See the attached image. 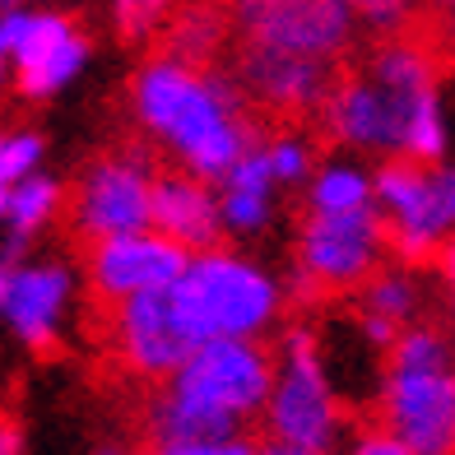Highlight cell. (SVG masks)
Masks as SVG:
<instances>
[{
  "label": "cell",
  "mask_w": 455,
  "mask_h": 455,
  "mask_svg": "<svg viewBox=\"0 0 455 455\" xmlns=\"http://www.w3.org/2000/svg\"><path fill=\"white\" fill-rule=\"evenodd\" d=\"M377 204V181L358 163H321L316 177L307 181V214H358Z\"/></svg>",
  "instance_id": "cell-17"
},
{
  "label": "cell",
  "mask_w": 455,
  "mask_h": 455,
  "mask_svg": "<svg viewBox=\"0 0 455 455\" xmlns=\"http://www.w3.org/2000/svg\"><path fill=\"white\" fill-rule=\"evenodd\" d=\"M5 10H19V0H0V14H5Z\"/></svg>",
  "instance_id": "cell-38"
},
{
  "label": "cell",
  "mask_w": 455,
  "mask_h": 455,
  "mask_svg": "<svg viewBox=\"0 0 455 455\" xmlns=\"http://www.w3.org/2000/svg\"><path fill=\"white\" fill-rule=\"evenodd\" d=\"M260 455H321V451H298V446H279V442H270V446H260Z\"/></svg>",
  "instance_id": "cell-33"
},
{
  "label": "cell",
  "mask_w": 455,
  "mask_h": 455,
  "mask_svg": "<svg viewBox=\"0 0 455 455\" xmlns=\"http://www.w3.org/2000/svg\"><path fill=\"white\" fill-rule=\"evenodd\" d=\"M363 70L377 75L390 89H404V93H432L437 89V60H432V47L413 43V37H386V43L363 60Z\"/></svg>",
  "instance_id": "cell-18"
},
{
  "label": "cell",
  "mask_w": 455,
  "mask_h": 455,
  "mask_svg": "<svg viewBox=\"0 0 455 455\" xmlns=\"http://www.w3.org/2000/svg\"><path fill=\"white\" fill-rule=\"evenodd\" d=\"M37 163H43V135L33 131H0V186L14 191L19 181L37 177Z\"/></svg>",
  "instance_id": "cell-24"
},
{
  "label": "cell",
  "mask_w": 455,
  "mask_h": 455,
  "mask_svg": "<svg viewBox=\"0 0 455 455\" xmlns=\"http://www.w3.org/2000/svg\"><path fill=\"white\" fill-rule=\"evenodd\" d=\"M371 181L386 219V242L404 265H423L455 242V163L423 168L409 158H390L371 172Z\"/></svg>",
  "instance_id": "cell-6"
},
{
  "label": "cell",
  "mask_w": 455,
  "mask_h": 455,
  "mask_svg": "<svg viewBox=\"0 0 455 455\" xmlns=\"http://www.w3.org/2000/svg\"><path fill=\"white\" fill-rule=\"evenodd\" d=\"M442 43H446V52L455 56V10L446 14V24H442Z\"/></svg>",
  "instance_id": "cell-34"
},
{
  "label": "cell",
  "mask_w": 455,
  "mask_h": 455,
  "mask_svg": "<svg viewBox=\"0 0 455 455\" xmlns=\"http://www.w3.org/2000/svg\"><path fill=\"white\" fill-rule=\"evenodd\" d=\"M275 168H270V144H251L237 168L219 181V204H223V223L233 237H256L275 223Z\"/></svg>",
  "instance_id": "cell-16"
},
{
  "label": "cell",
  "mask_w": 455,
  "mask_h": 455,
  "mask_svg": "<svg viewBox=\"0 0 455 455\" xmlns=\"http://www.w3.org/2000/svg\"><path fill=\"white\" fill-rule=\"evenodd\" d=\"M154 455H260V446L233 437V442H200V446H158Z\"/></svg>",
  "instance_id": "cell-28"
},
{
  "label": "cell",
  "mask_w": 455,
  "mask_h": 455,
  "mask_svg": "<svg viewBox=\"0 0 455 455\" xmlns=\"http://www.w3.org/2000/svg\"><path fill=\"white\" fill-rule=\"evenodd\" d=\"M102 455H121V451H102Z\"/></svg>",
  "instance_id": "cell-41"
},
{
  "label": "cell",
  "mask_w": 455,
  "mask_h": 455,
  "mask_svg": "<svg viewBox=\"0 0 455 455\" xmlns=\"http://www.w3.org/2000/svg\"><path fill=\"white\" fill-rule=\"evenodd\" d=\"M386 219L381 210H358V214H307L298 233V275L293 293L298 298H321V293H348L363 288L367 279L381 275L386 256Z\"/></svg>",
  "instance_id": "cell-7"
},
{
  "label": "cell",
  "mask_w": 455,
  "mask_h": 455,
  "mask_svg": "<svg viewBox=\"0 0 455 455\" xmlns=\"http://www.w3.org/2000/svg\"><path fill=\"white\" fill-rule=\"evenodd\" d=\"M265 427H270V442H279V446L321 451V455H335V446L344 442L339 390H335V377L325 367L316 335L307 325H293L279 339Z\"/></svg>",
  "instance_id": "cell-5"
},
{
  "label": "cell",
  "mask_w": 455,
  "mask_h": 455,
  "mask_svg": "<svg viewBox=\"0 0 455 455\" xmlns=\"http://www.w3.org/2000/svg\"><path fill=\"white\" fill-rule=\"evenodd\" d=\"M112 344H116V354L126 358L131 371L158 377V381H168L172 371L196 354V348L186 344L181 325H177L168 288H154V293H140L131 302H121L112 312Z\"/></svg>",
  "instance_id": "cell-12"
},
{
  "label": "cell",
  "mask_w": 455,
  "mask_h": 455,
  "mask_svg": "<svg viewBox=\"0 0 455 455\" xmlns=\"http://www.w3.org/2000/svg\"><path fill=\"white\" fill-rule=\"evenodd\" d=\"M246 43L335 66L354 43V10L344 0H283L246 24Z\"/></svg>",
  "instance_id": "cell-10"
},
{
  "label": "cell",
  "mask_w": 455,
  "mask_h": 455,
  "mask_svg": "<svg viewBox=\"0 0 455 455\" xmlns=\"http://www.w3.org/2000/svg\"><path fill=\"white\" fill-rule=\"evenodd\" d=\"M442 5H446V10H455V0H442Z\"/></svg>",
  "instance_id": "cell-40"
},
{
  "label": "cell",
  "mask_w": 455,
  "mask_h": 455,
  "mask_svg": "<svg viewBox=\"0 0 455 455\" xmlns=\"http://www.w3.org/2000/svg\"><path fill=\"white\" fill-rule=\"evenodd\" d=\"M154 233L177 242L186 256L219 251V242L228 233L219 186L200 181L191 172H163L154 181Z\"/></svg>",
  "instance_id": "cell-15"
},
{
  "label": "cell",
  "mask_w": 455,
  "mask_h": 455,
  "mask_svg": "<svg viewBox=\"0 0 455 455\" xmlns=\"http://www.w3.org/2000/svg\"><path fill=\"white\" fill-rule=\"evenodd\" d=\"M270 168H275L279 186H302L316 177V154L302 135H279V140H270Z\"/></svg>",
  "instance_id": "cell-25"
},
{
  "label": "cell",
  "mask_w": 455,
  "mask_h": 455,
  "mask_svg": "<svg viewBox=\"0 0 455 455\" xmlns=\"http://www.w3.org/2000/svg\"><path fill=\"white\" fill-rule=\"evenodd\" d=\"M10 60H14V56H10V47L0 43V84H5V75H10Z\"/></svg>",
  "instance_id": "cell-36"
},
{
  "label": "cell",
  "mask_w": 455,
  "mask_h": 455,
  "mask_svg": "<svg viewBox=\"0 0 455 455\" xmlns=\"http://www.w3.org/2000/svg\"><path fill=\"white\" fill-rule=\"evenodd\" d=\"M0 455H24V432L5 413H0Z\"/></svg>",
  "instance_id": "cell-31"
},
{
  "label": "cell",
  "mask_w": 455,
  "mask_h": 455,
  "mask_svg": "<svg viewBox=\"0 0 455 455\" xmlns=\"http://www.w3.org/2000/svg\"><path fill=\"white\" fill-rule=\"evenodd\" d=\"M381 427L413 455H455V348L437 325H404L386 354Z\"/></svg>",
  "instance_id": "cell-4"
},
{
  "label": "cell",
  "mask_w": 455,
  "mask_h": 455,
  "mask_svg": "<svg viewBox=\"0 0 455 455\" xmlns=\"http://www.w3.org/2000/svg\"><path fill=\"white\" fill-rule=\"evenodd\" d=\"M275 390V358L256 339L204 344L186 358L149 404L154 446L233 442L246 423L265 419Z\"/></svg>",
  "instance_id": "cell-2"
},
{
  "label": "cell",
  "mask_w": 455,
  "mask_h": 455,
  "mask_svg": "<svg viewBox=\"0 0 455 455\" xmlns=\"http://www.w3.org/2000/svg\"><path fill=\"white\" fill-rule=\"evenodd\" d=\"M344 5H348V10H363V14H367V10H381V5H409V0H344Z\"/></svg>",
  "instance_id": "cell-32"
},
{
  "label": "cell",
  "mask_w": 455,
  "mask_h": 455,
  "mask_svg": "<svg viewBox=\"0 0 455 455\" xmlns=\"http://www.w3.org/2000/svg\"><path fill=\"white\" fill-rule=\"evenodd\" d=\"M446 279H451V298H455V242L446 246Z\"/></svg>",
  "instance_id": "cell-35"
},
{
  "label": "cell",
  "mask_w": 455,
  "mask_h": 455,
  "mask_svg": "<svg viewBox=\"0 0 455 455\" xmlns=\"http://www.w3.org/2000/svg\"><path fill=\"white\" fill-rule=\"evenodd\" d=\"M154 168L144 154L98 158L75 191V233L98 242L154 233Z\"/></svg>",
  "instance_id": "cell-9"
},
{
  "label": "cell",
  "mask_w": 455,
  "mask_h": 455,
  "mask_svg": "<svg viewBox=\"0 0 455 455\" xmlns=\"http://www.w3.org/2000/svg\"><path fill=\"white\" fill-rule=\"evenodd\" d=\"M135 116L181 158V172L219 186L251 149L256 131L242 116V93L228 75L158 56L135 79Z\"/></svg>",
  "instance_id": "cell-1"
},
{
  "label": "cell",
  "mask_w": 455,
  "mask_h": 455,
  "mask_svg": "<svg viewBox=\"0 0 455 455\" xmlns=\"http://www.w3.org/2000/svg\"><path fill=\"white\" fill-rule=\"evenodd\" d=\"M223 14L214 5H191L177 24H172V37H168V47H172V60H186V66H200V60H210L223 43Z\"/></svg>",
  "instance_id": "cell-20"
},
{
  "label": "cell",
  "mask_w": 455,
  "mask_h": 455,
  "mask_svg": "<svg viewBox=\"0 0 455 455\" xmlns=\"http://www.w3.org/2000/svg\"><path fill=\"white\" fill-rule=\"evenodd\" d=\"M177 0H116V28L126 37H144L163 24V14H168Z\"/></svg>",
  "instance_id": "cell-26"
},
{
  "label": "cell",
  "mask_w": 455,
  "mask_h": 455,
  "mask_svg": "<svg viewBox=\"0 0 455 455\" xmlns=\"http://www.w3.org/2000/svg\"><path fill=\"white\" fill-rule=\"evenodd\" d=\"M70 37H75L70 19H60V14H33L28 28H24V37L14 43V70L37 66V60L52 56L60 43H70Z\"/></svg>",
  "instance_id": "cell-23"
},
{
  "label": "cell",
  "mask_w": 455,
  "mask_h": 455,
  "mask_svg": "<svg viewBox=\"0 0 455 455\" xmlns=\"http://www.w3.org/2000/svg\"><path fill=\"white\" fill-rule=\"evenodd\" d=\"M335 66H325V60H307V56H288V52H275V47H256L246 43L242 52V89L251 93L256 102L275 112H312V108H325L330 89H335Z\"/></svg>",
  "instance_id": "cell-14"
},
{
  "label": "cell",
  "mask_w": 455,
  "mask_h": 455,
  "mask_svg": "<svg viewBox=\"0 0 455 455\" xmlns=\"http://www.w3.org/2000/svg\"><path fill=\"white\" fill-rule=\"evenodd\" d=\"M56 210H60V181H52V177H43V172L28 177V181H19L14 191H10L5 256H0V260H19V256H24L28 237L37 233V228H47Z\"/></svg>",
  "instance_id": "cell-19"
},
{
  "label": "cell",
  "mask_w": 455,
  "mask_h": 455,
  "mask_svg": "<svg viewBox=\"0 0 455 455\" xmlns=\"http://www.w3.org/2000/svg\"><path fill=\"white\" fill-rule=\"evenodd\" d=\"M0 288H5V265H0Z\"/></svg>",
  "instance_id": "cell-39"
},
{
  "label": "cell",
  "mask_w": 455,
  "mask_h": 455,
  "mask_svg": "<svg viewBox=\"0 0 455 455\" xmlns=\"http://www.w3.org/2000/svg\"><path fill=\"white\" fill-rule=\"evenodd\" d=\"M84 60H89V43L84 37H70V43H60L52 56H43L37 66H28V70H19V89H24L28 98H52L56 89H66L70 79L84 70Z\"/></svg>",
  "instance_id": "cell-22"
},
{
  "label": "cell",
  "mask_w": 455,
  "mask_h": 455,
  "mask_svg": "<svg viewBox=\"0 0 455 455\" xmlns=\"http://www.w3.org/2000/svg\"><path fill=\"white\" fill-rule=\"evenodd\" d=\"M168 302L191 348L223 339H265L283 312V283L242 251H200L168 283Z\"/></svg>",
  "instance_id": "cell-3"
},
{
  "label": "cell",
  "mask_w": 455,
  "mask_h": 455,
  "mask_svg": "<svg viewBox=\"0 0 455 455\" xmlns=\"http://www.w3.org/2000/svg\"><path fill=\"white\" fill-rule=\"evenodd\" d=\"M75 279L66 265H14L0 288V321L28 348H52L66 325Z\"/></svg>",
  "instance_id": "cell-13"
},
{
  "label": "cell",
  "mask_w": 455,
  "mask_h": 455,
  "mask_svg": "<svg viewBox=\"0 0 455 455\" xmlns=\"http://www.w3.org/2000/svg\"><path fill=\"white\" fill-rule=\"evenodd\" d=\"M275 5H283V0H233V14H237V24L246 28V24H256V19L265 10H275Z\"/></svg>",
  "instance_id": "cell-30"
},
{
  "label": "cell",
  "mask_w": 455,
  "mask_h": 455,
  "mask_svg": "<svg viewBox=\"0 0 455 455\" xmlns=\"http://www.w3.org/2000/svg\"><path fill=\"white\" fill-rule=\"evenodd\" d=\"M404 14H409V5H381V10H367L363 19H367L377 33H395V28L404 24Z\"/></svg>",
  "instance_id": "cell-29"
},
{
  "label": "cell",
  "mask_w": 455,
  "mask_h": 455,
  "mask_svg": "<svg viewBox=\"0 0 455 455\" xmlns=\"http://www.w3.org/2000/svg\"><path fill=\"white\" fill-rule=\"evenodd\" d=\"M432 93L390 89V84H381L377 75L358 70V75L335 79V89H330L321 116H325V131L335 135L339 144H348V149L381 154V158H404L413 116H419V108Z\"/></svg>",
  "instance_id": "cell-8"
},
{
  "label": "cell",
  "mask_w": 455,
  "mask_h": 455,
  "mask_svg": "<svg viewBox=\"0 0 455 455\" xmlns=\"http://www.w3.org/2000/svg\"><path fill=\"white\" fill-rule=\"evenodd\" d=\"M5 214H10V191L0 186V223H5Z\"/></svg>",
  "instance_id": "cell-37"
},
{
  "label": "cell",
  "mask_w": 455,
  "mask_h": 455,
  "mask_svg": "<svg viewBox=\"0 0 455 455\" xmlns=\"http://www.w3.org/2000/svg\"><path fill=\"white\" fill-rule=\"evenodd\" d=\"M348 455H413L400 437H390L386 427H367V432H358L354 442H348Z\"/></svg>",
  "instance_id": "cell-27"
},
{
  "label": "cell",
  "mask_w": 455,
  "mask_h": 455,
  "mask_svg": "<svg viewBox=\"0 0 455 455\" xmlns=\"http://www.w3.org/2000/svg\"><path fill=\"white\" fill-rule=\"evenodd\" d=\"M186 265H191V256H186L177 242L158 237V233H140V237L98 242L89 251V279L98 288V298L121 307L140 293L177 283Z\"/></svg>",
  "instance_id": "cell-11"
},
{
  "label": "cell",
  "mask_w": 455,
  "mask_h": 455,
  "mask_svg": "<svg viewBox=\"0 0 455 455\" xmlns=\"http://www.w3.org/2000/svg\"><path fill=\"white\" fill-rule=\"evenodd\" d=\"M363 312L386 316L390 325L404 330V321H413V312H419V279L409 270H381L377 279L363 283Z\"/></svg>",
  "instance_id": "cell-21"
}]
</instances>
